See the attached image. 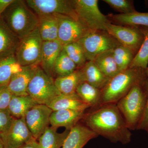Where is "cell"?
Segmentation results:
<instances>
[{
	"label": "cell",
	"instance_id": "cell-1",
	"mask_svg": "<svg viewBox=\"0 0 148 148\" xmlns=\"http://www.w3.org/2000/svg\"><path fill=\"white\" fill-rule=\"evenodd\" d=\"M84 124L97 135L123 145L131 141L132 133L116 103L102 104L85 112Z\"/></svg>",
	"mask_w": 148,
	"mask_h": 148
},
{
	"label": "cell",
	"instance_id": "cell-2",
	"mask_svg": "<svg viewBox=\"0 0 148 148\" xmlns=\"http://www.w3.org/2000/svg\"><path fill=\"white\" fill-rule=\"evenodd\" d=\"M145 70L129 68L111 78L101 91V105L116 103L135 85L143 82L146 76Z\"/></svg>",
	"mask_w": 148,
	"mask_h": 148
},
{
	"label": "cell",
	"instance_id": "cell-3",
	"mask_svg": "<svg viewBox=\"0 0 148 148\" xmlns=\"http://www.w3.org/2000/svg\"><path fill=\"white\" fill-rule=\"evenodd\" d=\"M1 18L21 40L34 31L38 25V17L22 0H14Z\"/></svg>",
	"mask_w": 148,
	"mask_h": 148
},
{
	"label": "cell",
	"instance_id": "cell-4",
	"mask_svg": "<svg viewBox=\"0 0 148 148\" xmlns=\"http://www.w3.org/2000/svg\"><path fill=\"white\" fill-rule=\"evenodd\" d=\"M143 81L134 86L116 103L130 130H137L145 109L147 94Z\"/></svg>",
	"mask_w": 148,
	"mask_h": 148
},
{
	"label": "cell",
	"instance_id": "cell-5",
	"mask_svg": "<svg viewBox=\"0 0 148 148\" xmlns=\"http://www.w3.org/2000/svg\"><path fill=\"white\" fill-rule=\"evenodd\" d=\"M27 92L38 104L47 105L61 94L54 83V79L49 76L39 66L29 83Z\"/></svg>",
	"mask_w": 148,
	"mask_h": 148
},
{
	"label": "cell",
	"instance_id": "cell-6",
	"mask_svg": "<svg viewBox=\"0 0 148 148\" xmlns=\"http://www.w3.org/2000/svg\"><path fill=\"white\" fill-rule=\"evenodd\" d=\"M72 5L81 21L90 31H106L108 17L104 15L98 7V0H71Z\"/></svg>",
	"mask_w": 148,
	"mask_h": 148
},
{
	"label": "cell",
	"instance_id": "cell-7",
	"mask_svg": "<svg viewBox=\"0 0 148 148\" xmlns=\"http://www.w3.org/2000/svg\"><path fill=\"white\" fill-rule=\"evenodd\" d=\"M43 43L38 28L21 39L15 53L18 65L20 67L39 65Z\"/></svg>",
	"mask_w": 148,
	"mask_h": 148
},
{
	"label": "cell",
	"instance_id": "cell-8",
	"mask_svg": "<svg viewBox=\"0 0 148 148\" xmlns=\"http://www.w3.org/2000/svg\"><path fill=\"white\" fill-rule=\"evenodd\" d=\"M82 48L87 61H92L101 53L112 50L119 42L106 31H90L77 42Z\"/></svg>",
	"mask_w": 148,
	"mask_h": 148
},
{
	"label": "cell",
	"instance_id": "cell-9",
	"mask_svg": "<svg viewBox=\"0 0 148 148\" xmlns=\"http://www.w3.org/2000/svg\"><path fill=\"white\" fill-rule=\"evenodd\" d=\"M25 2L38 16L62 14L79 19L71 1L27 0Z\"/></svg>",
	"mask_w": 148,
	"mask_h": 148
},
{
	"label": "cell",
	"instance_id": "cell-10",
	"mask_svg": "<svg viewBox=\"0 0 148 148\" xmlns=\"http://www.w3.org/2000/svg\"><path fill=\"white\" fill-rule=\"evenodd\" d=\"M106 31L121 45L136 54L144 40V36L138 27L123 26L112 24L106 26Z\"/></svg>",
	"mask_w": 148,
	"mask_h": 148
},
{
	"label": "cell",
	"instance_id": "cell-11",
	"mask_svg": "<svg viewBox=\"0 0 148 148\" xmlns=\"http://www.w3.org/2000/svg\"><path fill=\"white\" fill-rule=\"evenodd\" d=\"M56 15L58 21V40L63 45L78 41L91 31L79 19L62 14Z\"/></svg>",
	"mask_w": 148,
	"mask_h": 148
},
{
	"label": "cell",
	"instance_id": "cell-12",
	"mask_svg": "<svg viewBox=\"0 0 148 148\" xmlns=\"http://www.w3.org/2000/svg\"><path fill=\"white\" fill-rule=\"evenodd\" d=\"M0 137L5 148H20L35 139L27 127L25 117L14 119L8 130Z\"/></svg>",
	"mask_w": 148,
	"mask_h": 148
},
{
	"label": "cell",
	"instance_id": "cell-13",
	"mask_svg": "<svg viewBox=\"0 0 148 148\" xmlns=\"http://www.w3.org/2000/svg\"><path fill=\"white\" fill-rule=\"evenodd\" d=\"M53 111L44 104H37L27 113L25 117L27 127L36 140L39 138L50 125Z\"/></svg>",
	"mask_w": 148,
	"mask_h": 148
},
{
	"label": "cell",
	"instance_id": "cell-14",
	"mask_svg": "<svg viewBox=\"0 0 148 148\" xmlns=\"http://www.w3.org/2000/svg\"><path fill=\"white\" fill-rule=\"evenodd\" d=\"M38 66L21 67L18 71L13 74L7 86L12 95H29L28 86Z\"/></svg>",
	"mask_w": 148,
	"mask_h": 148
},
{
	"label": "cell",
	"instance_id": "cell-15",
	"mask_svg": "<svg viewBox=\"0 0 148 148\" xmlns=\"http://www.w3.org/2000/svg\"><path fill=\"white\" fill-rule=\"evenodd\" d=\"M63 50V45L58 40L43 42L40 67L49 76L53 78L54 65Z\"/></svg>",
	"mask_w": 148,
	"mask_h": 148
},
{
	"label": "cell",
	"instance_id": "cell-16",
	"mask_svg": "<svg viewBox=\"0 0 148 148\" xmlns=\"http://www.w3.org/2000/svg\"><path fill=\"white\" fill-rule=\"evenodd\" d=\"M98 135L84 124L78 123L70 130L62 148H83Z\"/></svg>",
	"mask_w": 148,
	"mask_h": 148
},
{
	"label": "cell",
	"instance_id": "cell-17",
	"mask_svg": "<svg viewBox=\"0 0 148 148\" xmlns=\"http://www.w3.org/2000/svg\"><path fill=\"white\" fill-rule=\"evenodd\" d=\"M85 112L73 110L53 111L51 115L50 124L51 126L57 128L64 127L66 130H71L82 120Z\"/></svg>",
	"mask_w": 148,
	"mask_h": 148
},
{
	"label": "cell",
	"instance_id": "cell-18",
	"mask_svg": "<svg viewBox=\"0 0 148 148\" xmlns=\"http://www.w3.org/2000/svg\"><path fill=\"white\" fill-rule=\"evenodd\" d=\"M21 39L0 18V58L15 55Z\"/></svg>",
	"mask_w": 148,
	"mask_h": 148
},
{
	"label": "cell",
	"instance_id": "cell-19",
	"mask_svg": "<svg viewBox=\"0 0 148 148\" xmlns=\"http://www.w3.org/2000/svg\"><path fill=\"white\" fill-rule=\"evenodd\" d=\"M53 111L73 110L84 111L89 108L76 93L70 95L61 94L56 97L47 105Z\"/></svg>",
	"mask_w": 148,
	"mask_h": 148
},
{
	"label": "cell",
	"instance_id": "cell-20",
	"mask_svg": "<svg viewBox=\"0 0 148 148\" xmlns=\"http://www.w3.org/2000/svg\"><path fill=\"white\" fill-rule=\"evenodd\" d=\"M83 82L102 90L108 82L110 78L105 75L92 61H88L78 69Z\"/></svg>",
	"mask_w": 148,
	"mask_h": 148
},
{
	"label": "cell",
	"instance_id": "cell-21",
	"mask_svg": "<svg viewBox=\"0 0 148 148\" xmlns=\"http://www.w3.org/2000/svg\"><path fill=\"white\" fill-rule=\"evenodd\" d=\"M38 29L43 42L58 40V21L56 14L38 16Z\"/></svg>",
	"mask_w": 148,
	"mask_h": 148
},
{
	"label": "cell",
	"instance_id": "cell-22",
	"mask_svg": "<svg viewBox=\"0 0 148 148\" xmlns=\"http://www.w3.org/2000/svg\"><path fill=\"white\" fill-rule=\"evenodd\" d=\"M38 103L30 95H12L8 110L14 119L25 117L27 113Z\"/></svg>",
	"mask_w": 148,
	"mask_h": 148
},
{
	"label": "cell",
	"instance_id": "cell-23",
	"mask_svg": "<svg viewBox=\"0 0 148 148\" xmlns=\"http://www.w3.org/2000/svg\"><path fill=\"white\" fill-rule=\"evenodd\" d=\"M56 127H48L38 139L40 148H61L70 130L58 133Z\"/></svg>",
	"mask_w": 148,
	"mask_h": 148
},
{
	"label": "cell",
	"instance_id": "cell-24",
	"mask_svg": "<svg viewBox=\"0 0 148 148\" xmlns=\"http://www.w3.org/2000/svg\"><path fill=\"white\" fill-rule=\"evenodd\" d=\"M76 93L90 108L101 105V90L87 83H80L77 88Z\"/></svg>",
	"mask_w": 148,
	"mask_h": 148
},
{
	"label": "cell",
	"instance_id": "cell-25",
	"mask_svg": "<svg viewBox=\"0 0 148 148\" xmlns=\"http://www.w3.org/2000/svg\"><path fill=\"white\" fill-rule=\"evenodd\" d=\"M92 61L100 71L109 78L114 77L121 72L114 58L112 50L101 53Z\"/></svg>",
	"mask_w": 148,
	"mask_h": 148
},
{
	"label": "cell",
	"instance_id": "cell-26",
	"mask_svg": "<svg viewBox=\"0 0 148 148\" xmlns=\"http://www.w3.org/2000/svg\"><path fill=\"white\" fill-rule=\"evenodd\" d=\"M82 82V80L79 69L68 75L54 79L56 87L61 94L64 95L76 93L77 88Z\"/></svg>",
	"mask_w": 148,
	"mask_h": 148
},
{
	"label": "cell",
	"instance_id": "cell-27",
	"mask_svg": "<svg viewBox=\"0 0 148 148\" xmlns=\"http://www.w3.org/2000/svg\"><path fill=\"white\" fill-rule=\"evenodd\" d=\"M110 18L117 24L131 27H148V12H135L127 14H114Z\"/></svg>",
	"mask_w": 148,
	"mask_h": 148
},
{
	"label": "cell",
	"instance_id": "cell-28",
	"mask_svg": "<svg viewBox=\"0 0 148 148\" xmlns=\"http://www.w3.org/2000/svg\"><path fill=\"white\" fill-rule=\"evenodd\" d=\"M20 67L15 55L0 58V88L8 86L13 74Z\"/></svg>",
	"mask_w": 148,
	"mask_h": 148
},
{
	"label": "cell",
	"instance_id": "cell-29",
	"mask_svg": "<svg viewBox=\"0 0 148 148\" xmlns=\"http://www.w3.org/2000/svg\"><path fill=\"white\" fill-rule=\"evenodd\" d=\"M77 65L69 58L64 50L59 55L55 65L53 71L54 79L59 77L66 76L77 70Z\"/></svg>",
	"mask_w": 148,
	"mask_h": 148
},
{
	"label": "cell",
	"instance_id": "cell-30",
	"mask_svg": "<svg viewBox=\"0 0 148 148\" xmlns=\"http://www.w3.org/2000/svg\"><path fill=\"white\" fill-rule=\"evenodd\" d=\"M139 28L144 36V40L129 68L146 70L148 66V27H140Z\"/></svg>",
	"mask_w": 148,
	"mask_h": 148
},
{
	"label": "cell",
	"instance_id": "cell-31",
	"mask_svg": "<svg viewBox=\"0 0 148 148\" xmlns=\"http://www.w3.org/2000/svg\"><path fill=\"white\" fill-rule=\"evenodd\" d=\"M113 55L121 72L129 68L136 54L129 49L119 45L112 49Z\"/></svg>",
	"mask_w": 148,
	"mask_h": 148
},
{
	"label": "cell",
	"instance_id": "cell-32",
	"mask_svg": "<svg viewBox=\"0 0 148 148\" xmlns=\"http://www.w3.org/2000/svg\"><path fill=\"white\" fill-rule=\"evenodd\" d=\"M63 50L69 58L80 69L87 62L84 51L78 42H74L63 45Z\"/></svg>",
	"mask_w": 148,
	"mask_h": 148
},
{
	"label": "cell",
	"instance_id": "cell-33",
	"mask_svg": "<svg viewBox=\"0 0 148 148\" xmlns=\"http://www.w3.org/2000/svg\"><path fill=\"white\" fill-rule=\"evenodd\" d=\"M115 10L122 14H127L136 11L133 1L129 0H103Z\"/></svg>",
	"mask_w": 148,
	"mask_h": 148
},
{
	"label": "cell",
	"instance_id": "cell-34",
	"mask_svg": "<svg viewBox=\"0 0 148 148\" xmlns=\"http://www.w3.org/2000/svg\"><path fill=\"white\" fill-rule=\"evenodd\" d=\"M14 119L8 109L0 110V135L8 130Z\"/></svg>",
	"mask_w": 148,
	"mask_h": 148
},
{
	"label": "cell",
	"instance_id": "cell-35",
	"mask_svg": "<svg viewBox=\"0 0 148 148\" xmlns=\"http://www.w3.org/2000/svg\"><path fill=\"white\" fill-rule=\"evenodd\" d=\"M143 85L147 94V101L144 114L137 130H143L147 131L148 129V77H147L144 80Z\"/></svg>",
	"mask_w": 148,
	"mask_h": 148
},
{
	"label": "cell",
	"instance_id": "cell-36",
	"mask_svg": "<svg viewBox=\"0 0 148 148\" xmlns=\"http://www.w3.org/2000/svg\"><path fill=\"white\" fill-rule=\"evenodd\" d=\"M12 96L7 86L0 88V110L8 108Z\"/></svg>",
	"mask_w": 148,
	"mask_h": 148
},
{
	"label": "cell",
	"instance_id": "cell-37",
	"mask_svg": "<svg viewBox=\"0 0 148 148\" xmlns=\"http://www.w3.org/2000/svg\"><path fill=\"white\" fill-rule=\"evenodd\" d=\"M14 0H0V18L5 11Z\"/></svg>",
	"mask_w": 148,
	"mask_h": 148
},
{
	"label": "cell",
	"instance_id": "cell-38",
	"mask_svg": "<svg viewBox=\"0 0 148 148\" xmlns=\"http://www.w3.org/2000/svg\"><path fill=\"white\" fill-rule=\"evenodd\" d=\"M20 148H40V147L37 140L34 139Z\"/></svg>",
	"mask_w": 148,
	"mask_h": 148
},
{
	"label": "cell",
	"instance_id": "cell-39",
	"mask_svg": "<svg viewBox=\"0 0 148 148\" xmlns=\"http://www.w3.org/2000/svg\"><path fill=\"white\" fill-rule=\"evenodd\" d=\"M0 148H5L3 143L1 137H0Z\"/></svg>",
	"mask_w": 148,
	"mask_h": 148
},
{
	"label": "cell",
	"instance_id": "cell-40",
	"mask_svg": "<svg viewBox=\"0 0 148 148\" xmlns=\"http://www.w3.org/2000/svg\"><path fill=\"white\" fill-rule=\"evenodd\" d=\"M145 73L146 76L148 77V66L147 69L145 70Z\"/></svg>",
	"mask_w": 148,
	"mask_h": 148
},
{
	"label": "cell",
	"instance_id": "cell-41",
	"mask_svg": "<svg viewBox=\"0 0 148 148\" xmlns=\"http://www.w3.org/2000/svg\"><path fill=\"white\" fill-rule=\"evenodd\" d=\"M147 132H148V130H147Z\"/></svg>",
	"mask_w": 148,
	"mask_h": 148
}]
</instances>
